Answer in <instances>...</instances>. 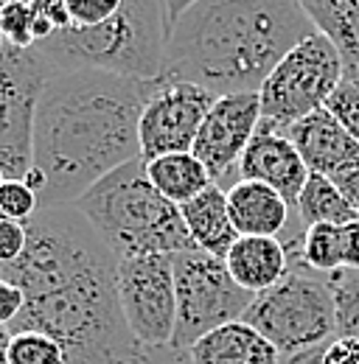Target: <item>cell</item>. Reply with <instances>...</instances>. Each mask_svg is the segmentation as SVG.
<instances>
[{
  "mask_svg": "<svg viewBox=\"0 0 359 364\" xmlns=\"http://www.w3.org/2000/svg\"><path fill=\"white\" fill-rule=\"evenodd\" d=\"M26 252L0 267V277L26 291V309L9 325L51 336L65 364H146L118 303V261L76 210L40 208L28 222Z\"/></svg>",
  "mask_w": 359,
  "mask_h": 364,
  "instance_id": "1",
  "label": "cell"
},
{
  "mask_svg": "<svg viewBox=\"0 0 359 364\" xmlns=\"http://www.w3.org/2000/svg\"><path fill=\"white\" fill-rule=\"evenodd\" d=\"M157 85L104 70H59L48 79L26 177L40 208L76 205L95 182L140 157V115Z\"/></svg>",
  "mask_w": 359,
  "mask_h": 364,
  "instance_id": "2",
  "label": "cell"
},
{
  "mask_svg": "<svg viewBox=\"0 0 359 364\" xmlns=\"http://www.w3.org/2000/svg\"><path fill=\"white\" fill-rule=\"evenodd\" d=\"M317 31L301 0H197L169 28L160 79L217 98L259 92L275 65Z\"/></svg>",
  "mask_w": 359,
  "mask_h": 364,
  "instance_id": "3",
  "label": "cell"
},
{
  "mask_svg": "<svg viewBox=\"0 0 359 364\" xmlns=\"http://www.w3.org/2000/svg\"><path fill=\"white\" fill-rule=\"evenodd\" d=\"M76 210L104 238L115 261L197 250L180 208L149 182L143 157L95 182L76 202Z\"/></svg>",
  "mask_w": 359,
  "mask_h": 364,
  "instance_id": "4",
  "label": "cell"
},
{
  "mask_svg": "<svg viewBox=\"0 0 359 364\" xmlns=\"http://www.w3.org/2000/svg\"><path fill=\"white\" fill-rule=\"evenodd\" d=\"M163 0H124L101 26H71L34 48L56 70H104L127 79H160L166 53Z\"/></svg>",
  "mask_w": 359,
  "mask_h": 364,
  "instance_id": "5",
  "label": "cell"
},
{
  "mask_svg": "<svg viewBox=\"0 0 359 364\" xmlns=\"http://www.w3.org/2000/svg\"><path fill=\"white\" fill-rule=\"evenodd\" d=\"M244 322L267 336L281 359L326 348L337 336L334 297L326 274L289 272L278 286L256 294Z\"/></svg>",
  "mask_w": 359,
  "mask_h": 364,
  "instance_id": "6",
  "label": "cell"
},
{
  "mask_svg": "<svg viewBox=\"0 0 359 364\" xmlns=\"http://www.w3.org/2000/svg\"><path fill=\"white\" fill-rule=\"evenodd\" d=\"M343 82V56L337 46L317 31L292 48L267 76L259 90L261 124L259 129L283 132L326 107Z\"/></svg>",
  "mask_w": 359,
  "mask_h": 364,
  "instance_id": "7",
  "label": "cell"
},
{
  "mask_svg": "<svg viewBox=\"0 0 359 364\" xmlns=\"http://www.w3.org/2000/svg\"><path fill=\"white\" fill-rule=\"evenodd\" d=\"M175 289L177 325L169 345L175 356H185L205 333L244 319L256 300V294L230 277L224 261L202 250H185L175 255Z\"/></svg>",
  "mask_w": 359,
  "mask_h": 364,
  "instance_id": "8",
  "label": "cell"
},
{
  "mask_svg": "<svg viewBox=\"0 0 359 364\" xmlns=\"http://www.w3.org/2000/svg\"><path fill=\"white\" fill-rule=\"evenodd\" d=\"M59 70L37 48L0 50V174L26 180L34 160V118L43 87Z\"/></svg>",
  "mask_w": 359,
  "mask_h": 364,
  "instance_id": "9",
  "label": "cell"
},
{
  "mask_svg": "<svg viewBox=\"0 0 359 364\" xmlns=\"http://www.w3.org/2000/svg\"><path fill=\"white\" fill-rule=\"evenodd\" d=\"M115 286L135 342L143 350L169 348L177 325L175 255H137L118 261Z\"/></svg>",
  "mask_w": 359,
  "mask_h": 364,
  "instance_id": "10",
  "label": "cell"
},
{
  "mask_svg": "<svg viewBox=\"0 0 359 364\" xmlns=\"http://www.w3.org/2000/svg\"><path fill=\"white\" fill-rule=\"evenodd\" d=\"M261 124L259 92L222 95L205 115L191 151L208 168L214 185L230 191L239 182V160Z\"/></svg>",
  "mask_w": 359,
  "mask_h": 364,
  "instance_id": "11",
  "label": "cell"
},
{
  "mask_svg": "<svg viewBox=\"0 0 359 364\" xmlns=\"http://www.w3.org/2000/svg\"><path fill=\"white\" fill-rule=\"evenodd\" d=\"M217 104V95L188 82H163L140 115V157L191 151L197 132Z\"/></svg>",
  "mask_w": 359,
  "mask_h": 364,
  "instance_id": "12",
  "label": "cell"
},
{
  "mask_svg": "<svg viewBox=\"0 0 359 364\" xmlns=\"http://www.w3.org/2000/svg\"><path fill=\"white\" fill-rule=\"evenodd\" d=\"M239 180L264 182L286 199L292 210H298V199L309 180V168L286 135L256 129V137L239 160Z\"/></svg>",
  "mask_w": 359,
  "mask_h": 364,
  "instance_id": "13",
  "label": "cell"
},
{
  "mask_svg": "<svg viewBox=\"0 0 359 364\" xmlns=\"http://www.w3.org/2000/svg\"><path fill=\"white\" fill-rule=\"evenodd\" d=\"M281 135L292 140V146L303 157L309 174H323L331 180L340 171L359 163V143L340 127V121L326 107L306 115L303 121L292 124Z\"/></svg>",
  "mask_w": 359,
  "mask_h": 364,
  "instance_id": "14",
  "label": "cell"
},
{
  "mask_svg": "<svg viewBox=\"0 0 359 364\" xmlns=\"http://www.w3.org/2000/svg\"><path fill=\"white\" fill-rule=\"evenodd\" d=\"M188 364H281L278 348L244 319L205 333L188 353Z\"/></svg>",
  "mask_w": 359,
  "mask_h": 364,
  "instance_id": "15",
  "label": "cell"
},
{
  "mask_svg": "<svg viewBox=\"0 0 359 364\" xmlns=\"http://www.w3.org/2000/svg\"><path fill=\"white\" fill-rule=\"evenodd\" d=\"M227 213L239 235L278 238L292 219L286 199L264 182L239 180L227 191Z\"/></svg>",
  "mask_w": 359,
  "mask_h": 364,
  "instance_id": "16",
  "label": "cell"
},
{
  "mask_svg": "<svg viewBox=\"0 0 359 364\" xmlns=\"http://www.w3.org/2000/svg\"><path fill=\"white\" fill-rule=\"evenodd\" d=\"M224 267L241 289L261 294L289 274V258L278 238L239 235V241L224 255Z\"/></svg>",
  "mask_w": 359,
  "mask_h": 364,
  "instance_id": "17",
  "label": "cell"
},
{
  "mask_svg": "<svg viewBox=\"0 0 359 364\" xmlns=\"http://www.w3.org/2000/svg\"><path fill=\"white\" fill-rule=\"evenodd\" d=\"M180 213L194 247L224 261L230 247L239 241V232L233 230L230 213H227V191L219 185H208L199 196L185 202Z\"/></svg>",
  "mask_w": 359,
  "mask_h": 364,
  "instance_id": "18",
  "label": "cell"
},
{
  "mask_svg": "<svg viewBox=\"0 0 359 364\" xmlns=\"http://www.w3.org/2000/svg\"><path fill=\"white\" fill-rule=\"evenodd\" d=\"M146 174H149V182L177 208L199 196L208 185H214L208 168L197 160L194 151H172V154L152 157L146 160Z\"/></svg>",
  "mask_w": 359,
  "mask_h": 364,
  "instance_id": "19",
  "label": "cell"
},
{
  "mask_svg": "<svg viewBox=\"0 0 359 364\" xmlns=\"http://www.w3.org/2000/svg\"><path fill=\"white\" fill-rule=\"evenodd\" d=\"M295 213L301 216V222L306 228L309 225H337V228H343L348 222H357V213L343 199L340 188L323 174H309V180L301 191Z\"/></svg>",
  "mask_w": 359,
  "mask_h": 364,
  "instance_id": "20",
  "label": "cell"
},
{
  "mask_svg": "<svg viewBox=\"0 0 359 364\" xmlns=\"http://www.w3.org/2000/svg\"><path fill=\"white\" fill-rule=\"evenodd\" d=\"M303 267L314 274H331L343 269V228L309 225L303 235Z\"/></svg>",
  "mask_w": 359,
  "mask_h": 364,
  "instance_id": "21",
  "label": "cell"
},
{
  "mask_svg": "<svg viewBox=\"0 0 359 364\" xmlns=\"http://www.w3.org/2000/svg\"><path fill=\"white\" fill-rule=\"evenodd\" d=\"M326 283L334 297V317H337V336L359 339V272L340 269L326 274Z\"/></svg>",
  "mask_w": 359,
  "mask_h": 364,
  "instance_id": "22",
  "label": "cell"
},
{
  "mask_svg": "<svg viewBox=\"0 0 359 364\" xmlns=\"http://www.w3.org/2000/svg\"><path fill=\"white\" fill-rule=\"evenodd\" d=\"M6 364H65V353L40 331H14L9 336Z\"/></svg>",
  "mask_w": 359,
  "mask_h": 364,
  "instance_id": "23",
  "label": "cell"
},
{
  "mask_svg": "<svg viewBox=\"0 0 359 364\" xmlns=\"http://www.w3.org/2000/svg\"><path fill=\"white\" fill-rule=\"evenodd\" d=\"M40 210L37 193L28 188L26 180H3L0 185V219L11 222H28Z\"/></svg>",
  "mask_w": 359,
  "mask_h": 364,
  "instance_id": "24",
  "label": "cell"
},
{
  "mask_svg": "<svg viewBox=\"0 0 359 364\" xmlns=\"http://www.w3.org/2000/svg\"><path fill=\"white\" fill-rule=\"evenodd\" d=\"M34 9L31 3H9L0 11V34L9 46L31 48L34 46Z\"/></svg>",
  "mask_w": 359,
  "mask_h": 364,
  "instance_id": "25",
  "label": "cell"
},
{
  "mask_svg": "<svg viewBox=\"0 0 359 364\" xmlns=\"http://www.w3.org/2000/svg\"><path fill=\"white\" fill-rule=\"evenodd\" d=\"M326 109L340 121V127L359 143V87L351 82H340V87L326 101Z\"/></svg>",
  "mask_w": 359,
  "mask_h": 364,
  "instance_id": "26",
  "label": "cell"
},
{
  "mask_svg": "<svg viewBox=\"0 0 359 364\" xmlns=\"http://www.w3.org/2000/svg\"><path fill=\"white\" fill-rule=\"evenodd\" d=\"M68 3V11H71V20L73 26H101L104 20H110L124 0H65Z\"/></svg>",
  "mask_w": 359,
  "mask_h": 364,
  "instance_id": "27",
  "label": "cell"
},
{
  "mask_svg": "<svg viewBox=\"0 0 359 364\" xmlns=\"http://www.w3.org/2000/svg\"><path fill=\"white\" fill-rule=\"evenodd\" d=\"M28 244V232L23 222H11V219H0V267L14 264Z\"/></svg>",
  "mask_w": 359,
  "mask_h": 364,
  "instance_id": "28",
  "label": "cell"
},
{
  "mask_svg": "<svg viewBox=\"0 0 359 364\" xmlns=\"http://www.w3.org/2000/svg\"><path fill=\"white\" fill-rule=\"evenodd\" d=\"M26 309V291L0 277V328H9Z\"/></svg>",
  "mask_w": 359,
  "mask_h": 364,
  "instance_id": "29",
  "label": "cell"
},
{
  "mask_svg": "<svg viewBox=\"0 0 359 364\" xmlns=\"http://www.w3.org/2000/svg\"><path fill=\"white\" fill-rule=\"evenodd\" d=\"M323 364H359V339L334 336L323 348Z\"/></svg>",
  "mask_w": 359,
  "mask_h": 364,
  "instance_id": "30",
  "label": "cell"
},
{
  "mask_svg": "<svg viewBox=\"0 0 359 364\" xmlns=\"http://www.w3.org/2000/svg\"><path fill=\"white\" fill-rule=\"evenodd\" d=\"M31 9L37 17L48 20L56 31L62 28H71L73 20H71V11H68V3L65 0H31Z\"/></svg>",
  "mask_w": 359,
  "mask_h": 364,
  "instance_id": "31",
  "label": "cell"
},
{
  "mask_svg": "<svg viewBox=\"0 0 359 364\" xmlns=\"http://www.w3.org/2000/svg\"><path fill=\"white\" fill-rule=\"evenodd\" d=\"M331 182L340 188L343 199L351 205V210L357 213V219H359V163L351 166V168H345V171H340L337 177H331Z\"/></svg>",
  "mask_w": 359,
  "mask_h": 364,
  "instance_id": "32",
  "label": "cell"
},
{
  "mask_svg": "<svg viewBox=\"0 0 359 364\" xmlns=\"http://www.w3.org/2000/svg\"><path fill=\"white\" fill-rule=\"evenodd\" d=\"M343 269L359 272V219L343 225Z\"/></svg>",
  "mask_w": 359,
  "mask_h": 364,
  "instance_id": "33",
  "label": "cell"
},
{
  "mask_svg": "<svg viewBox=\"0 0 359 364\" xmlns=\"http://www.w3.org/2000/svg\"><path fill=\"white\" fill-rule=\"evenodd\" d=\"M197 0H163V9H166V23H169V28L177 23V17L188 9V6H194Z\"/></svg>",
  "mask_w": 359,
  "mask_h": 364,
  "instance_id": "34",
  "label": "cell"
},
{
  "mask_svg": "<svg viewBox=\"0 0 359 364\" xmlns=\"http://www.w3.org/2000/svg\"><path fill=\"white\" fill-rule=\"evenodd\" d=\"M281 364H323V348L303 350V353H295V356H283Z\"/></svg>",
  "mask_w": 359,
  "mask_h": 364,
  "instance_id": "35",
  "label": "cell"
},
{
  "mask_svg": "<svg viewBox=\"0 0 359 364\" xmlns=\"http://www.w3.org/2000/svg\"><path fill=\"white\" fill-rule=\"evenodd\" d=\"M9 328H0V364H6V348H9Z\"/></svg>",
  "mask_w": 359,
  "mask_h": 364,
  "instance_id": "36",
  "label": "cell"
},
{
  "mask_svg": "<svg viewBox=\"0 0 359 364\" xmlns=\"http://www.w3.org/2000/svg\"><path fill=\"white\" fill-rule=\"evenodd\" d=\"M9 3H31V0H0V11H3Z\"/></svg>",
  "mask_w": 359,
  "mask_h": 364,
  "instance_id": "37",
  "label": "cell"
},
{
  "mask_svg": "<svg viewBox=\"0 0 359 364\" xmlns=\"http://www.w3.org/2000/svg\"><path fill=\"white\" fill-rule=\"evenodd\" d=\"M3 46H6V40H3V34H0V50H3Z\"/></svg>",
  "mask_w": 359,
  "mask_h": 364,
  "instance_id": "38",
  "label": "cell"
}]
</instances>
